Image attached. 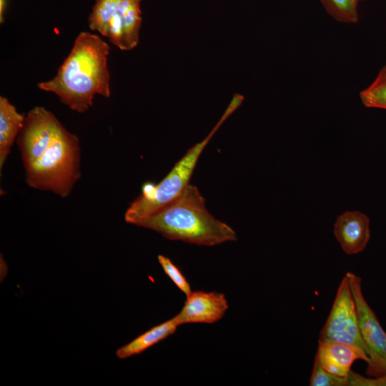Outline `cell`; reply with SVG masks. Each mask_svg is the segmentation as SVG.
<instances>
[{"label": "cell", "mask_w": 386, "mask_h": 386, "mask_svg": "<svg viewBox=\"0 0 386 386\" xmlns=\"http://www.w3.org/2000/svg\"><path fill=\"white\" fill-rule=\"evenodd\" d=\"M109 50V46L97 35L80 33L56 75L40 82L38 87L56 94L71 109L85 112L92 105L95 94L110 96Z\"/></svg>", "instance_id": "6da1fadb"}, {"label": "cell", "mask_w": 386, "mask_h": 386, "mask_svg": "<svg viewBox=\"0 0 386 386\" xmlns=\"http://www.w3.org/2000/svg\"><path fill=\"white\" fill-rule=\"evenodd\" d=\"M139 226L168 239L198 245L214 246L237 239L230 226L209 213L199 189L191 184L177 199Z\"/></svg>", "instance_id": "7a4b0ae2"}, {"label": "cell", "mask_w": 386, "mask_h": 386, "mask_svg": "<svg viewBox=\"0 0 386 386\" xmlns=\"http://www.w3.org/2000/svg\"><path fill=\"white\" fill-rule=\"evenodd\" d=\"M240 104L238 99L233 98L210 133L204 139L189 149L162 180L158 184L151 182L143 184L142 193L129 204L124 213L126 222L139 226L183 193L189 184L197 162L206 145L222 124Z\"/></svg>", "instance_id": "3957f363"}, {"label": "cell", "mask_w": 386, "mask_h": 386, "mask_svg": "<svg viewBox=\"0 0 386 386\" xmlns=\"http://www.w3.org/2000/svg\"><path fill=\"white\" fill-rule=\"evenodd\" d=\"M79 138L62 124L39 159L25 169L29 187L65 198L81 177Z\"/></svg>", "instance_id": "277c9868"}, {"label": "cell", "mask_w": 386, "mask_h": 386, "mask_svg": "<svg viewBox=\"0 0 386 386\" xmlns=\"http://www.w3.org/2000/svg\"><path fill=\"white\" fill-rule=\"evenodd\" d=\"M325 342L349 344L369 357L360 334L356 305L346 275L339 284L330 314L319 335L318 343Z\"/></svg>", "instance_id": "5b68a950"}, {"label": "cell", "mask_w": 386, "mask_h": 386, "mask_svg": "<svg viewBox=\"0 0 386 386\" xmlns=\"http://www.w3.org/2000/svg\"><path fill=\"white\" fill-rule=\"evenodd\" d=\"M345 275L355 300L360 334L370 357L367 375L370 377L386 375V332L364 297L361 277L351 272Z\"/></svg>", "instance_id": "8992f818"}, {"label": "cell", "mask_w": 386, "mask_h": 386, "mask_svg": "<svg viewBox=\"0 0 386 386\" xmlns=\"http://www.w3.org/2000/svg\"><path fill=\"white\" fill-rule=\"evenodd\" d=\"M61 125L56 117L44 107H36L27 113L16 139L25 169L41 158Z\"/></svg>", "instance_id": "52a82bcc"}, {"label": "cell", "mask_w": 386, "mask_h": 386, "mask_svg": "<svg viewBox=\"0 0 386 386\" xmlns=\"http://www.w3.org/2000/svg\"><path fill=\"white\" fill-rule=\"evenodd\" d=\"M142 0H123L107 21L105 37L121 50H131L139 42Z\"/></svg>", "instance_id": "ba28073f"}, {"label": "cell", "mask_w": 386, "mask_h": 386, "mask_svg": "<svg viewBox=\"0 0 386 386\" xmlns=\"http://www.w3.org/2000/svg\"><path fill=\"white\" fill-rule=\"evenodd\" d=\"M186 297L183 307L174 316L179 325L217 322L229 308L227 300L222 292L192 291Z\"/></svg>", "instance_id": "9c48e42d"}, {"label": "cell", "mask_w": 386, "mask_h": 386, "mask_svg": "<svg viewBox=\"0 0 386 386\" xmlns=\"http://www.w3.org/2000/svg\"><path fill=\"white\" fill-rule=\"evenodd\" d=\"M334 234L346 254L360 253L370 240L369 218L358 211L345 212L337 218Z\"/></svg>", "instance_id": "30bf717a"}, {"label": "cell", "mask_w": 386, "mask_h": 386, "mask_svg": "<svg viewBox=\"0 0 386 386\" xmlns=\"http://www.w3.org/2000/svg\"><path fill=\"white\" fill-rule=\"evenodd\" d=\"M326 371L340 376L347 377L351 367L357 360L369 362V357L357 347L345 343H318L315 356Z\"/></svg>", "instance_id": "8fae6325"}, {"label": "cell", "mask_w": 386, "mask_h": 386, "mask_svg": "<svg viewBox=\"0 0 386 386\" xmlns=\"http://www.w3.org/2000/svg\"><path fill=\"white\" fill-rule=\"evenodd\" d=\"M25 117L5 97L0 96V169L1 171Z\"/></svg>", "instance_id": "7c38bea8"}, {"label": "cell", "mask_w": 386, "mask_h": 386, "mask_svg": "<svg viewBox=\"0 0 386 386\" xmlns=\"http://www.w3.org/2000/svg\"><path fill=\"white\" fill-rule=\"evenodd\" d=\"M179 326V325L176 318L173 317L170 320L154 326L137 337L130 342L119 347L116 351V355L119 359H126L132 355L142 353L152 346L173 335Z\"/></svg>", "instance_id": "4fadbf2b"}, {"label": "cell", "mask_w": 386, "mask_h": 386, "mask_svg": "<svg viewBox=\"0 0 386 386\" xmlns=\"http://www.w3.org/2000/svg\"><path fill=\"white\" fill-rule=\"evenodd\" d=\"M360 97L366 107L386 109V65L370 85L360 91Z\"/></svg>", "instance_id": "5bb4252c"}, {"label": "cell", "mask_w": 386, "mask_h": 386, "mask_svg": "<svg viewBox=\"0 0 386 386\" xmlns=\"http://www.w3.org/2000/svg\"><path fill=\"white\" fill-rule=\"evenodd\" d=\"M122 1L96 0L88 18L90 29L97 31L104 36L107 21Z\"/></svg>", "instance_id": "9a60e30c"}, {"label": "cell", "mask_w": 386, "mask_h": 386, "mask_svg": "<svg viewBox=\"0 0 386 386\" xmlns=\"http://www.w3.org/2000/svg\"><path fill=\"white\" fill-rule=\"evenodd\" d=\"M328 14L335 20L355 23L358 20V0H320Z\"/></svg>", "instance_id": "2e32d148"}, {"label": "cell", "mask_w": 386, "mask_h": 386, "mask_svg": "<svg viewBox=\"0 0 386 386\" xmlns=\"http://www.w3.org/2000/svg\"><path fill=\"white\" fill-rule=\"evenodd\" d=\"M310 386H348V376L340 377L326 371L315 357L310 380Z\"/></svg>", "instance_id": "e0dca14e"}, {"label": "cell", "mask_w": 386, "mask_h": 386, "mask_svg": "<svg viewBox=\"0 0 386 386\" xmlns=\"http://www.w3.org/2000/svg\"><path fill=\"white\" fill-rule=\"evenodd\" d=\"M157 259L164 273L186 296L188 295L192 292L190 284L180 269L164 255L159 254Z\"/></svg>", "instance_id": "ac0fdd59"}, {"label": "cell", "mask_w": 386, "mask_h": 386, "mask_svg": "<svg viewBox=\"0 0 386 386\" xmlns=\"http://www.w3.org/2000/svg\"><path fill=\"white\" fill-rule=\"evenodd\" d=\"M348 386H386V375L365 377L350 371L348 375Z\"/></svg>", "instance_id": "d6986e66"}, {"label": "cell", "mask_w": 386, "mask_h": 386, "mask_svg": "<svg viewBox=\"0 0 386 386\" xmlns=\"http://www.w3.org/2000/svg\"><path fill=\"white\" fill-rule=\"evenodd\" d=\"M7 1L0 0V22L2 24L4 21V14L6 8Z\"/></svg>", "instance_id": "ffe728a7"}]
</instances>
